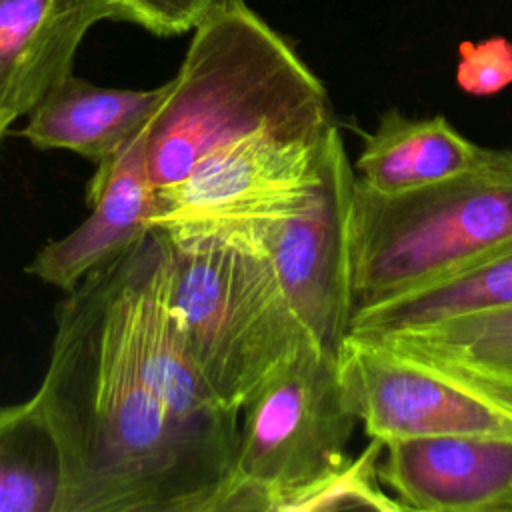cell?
Returning a JSON list of instances; mask_svg holds the SVG:
<instances>
[{
    "mask_svg": "<svg viewBox=\"0 0 512 512\" xmlns=\"http://www.w3.org/2000/svg\"><path fill=\"white\" fill-rule=\"evenodd\" d=\"M500 154L462 136L444 116L412 118L392 108L366 134L356 178L378 194L394 196L484 168Z\"/></svg>",
    "mask_w": 512,
    "mask_h": 512,
    "instance_id": "13",
    "label": "cell"
},
{
    "mask_svg": "<svg viewBox=\"0 0 512 512\" xmlns=\"http://www.w3.org/2000/svg\"><path fill=\"white\" fill-rule=\"evenodd\" d=\"M456 84L472 96H494L508 88L512 84V44L502 36L464 42Z\"/></svg>",
    "mask_w": 512,
    "mask_h": 512,
    "instance_id": "19",
    "label": "cell"
},
{
    "mask_svg": "<svg viewBox=\"0 0 512 512\" xmlns=\"http://www.w3.org/2000/svg\"><path fill=\"white\" fill-rule=\"evenodd\" d=\"M336 368L342 398L370 438L512 436V388L352 332Z\"/></svg>",
    "mask_w": 512,
    "mask_h": 512,
    "instance_id": "6",
    "label": "cell"
},
{
    "mask_svg": "<svg viewBox=\"0 0 512 512\" xmlns=\"http://www.w3.org/2000/svg\"><path fill=\"white\" fill-rule=\"evenodd\" d=\"M102 20H122L116 0H0V108L26 116Z\"/></svg>",
    "mask_w": 512,
    "mask_h": 512,
    "instance_id": "11",
    "label": "cell"
},
{
    "mask_svg": "<svg viewBox=\"0 0 512 512\" xmlns=\"http://www.w3.org/2000/svg\"><path fill=\"white\" fill-rule=\"evenodd\" d=\"M34 398L62 454L60 512H214L238 412L214 398L180 336L162 230L64 292Z\"/></svg>",
    "mask_w": 512,
    "mask_h": 512,
    "instance_id": "1",
    "label": "cell"
},
{
    "mask_svg": "<svg viewBox=\"0 0 512 512\" xmlns=\"http://www.w3.org/2000/svg\"><path fill=\"white\" fill-rule=\"evenodd\" d=\"M512 306V244L444 278L352 314L350 330L380 336Z\"/></svg>",
    "mask_w": 512,
    "mask_h": 512,
    "instance_id": "14",
    "label": "cell"
},
{
    "mask_svg": "<svg viewBox=\"0 0 512 512\" xmlns=\"http://www.w3.org/2000/svg\"><path fill=\"white\" fill-rule=\"evenodd\" d=\"M356 174L336 124L324 134L320 182L306 204L244 234L268 256L282 292L326 354H338L352 320L350 212Z\"/></svg>",
    "mask_w": 512,
    "mask_h": 512,
    "instance_id": "8",
    "label": "cell"
},
{
    "mask_svg": "<svg viewBox=\"0 0 512 512\" xmlns=\"http://www.w3.org/2000/svg\"><path fill=\"white\" fill-rule=\"evenodd\" d=\"M376 338L512 388V306Z\"/></svg>",
    "mask_w": 512,
    "mask_h": 512,
    "instance_id": "16",
    "label": "cell"
},
{
    "mask_svg": "<svg viewBox=\"0 0 512 512\" xmlns=\"http://www.w3.org/2000/svg\"><path fill=\"white\" fill-rule=\"evenodd\" d=\"M376 472L406 510L512 512V436L388 440Z\"/></svg>",
    "mask_w": 512,
    "mask_h": 512,
    "instance_id": "9",
    "label": "cell"
},
{
    "mask_svg": "<svg viewBox=\"0 0 512 512\" xmlns=\"http://www.w3.org/2000/svg\"><path fill=\"white\" fill-rule=\"evenodd\" d=\"M164 94L166 82L146 90L106 88L72 72L34 104L18 134L38 150H70L100 164L150 120Z\"/></svg>",
    "mask_w": 512,
    "mask_h": 512,
    "instance_id": "12",
    "label": "cell"
},
{
    "mask_svg": "<svg viewBox=\"0 0 512 512\" xmlns=\"http://www.w3.org/2000/svg\"><path fill=\"white\" fill-rule=\"evenodd\" d=\"M166 238L170 308L180 336L214 398L240 414L264 382L314 340L266 254L216 234Z\"/></svg>",
    "mask_w": 512,
    "mask_h": 512,
    "instance_id": "3",
    "label": "cell"
},
{
    "mask_svg": "<svg viewBox=\"0 0 512 512\" xmlns=\"http://www.w3.org/2000/svg\"><path fill=\"white\" fill-rule=\"evenodd\" d=\"M64 466L36 398L0 406V512H60Z\"/></svg>",
    "mask_w": 512,
    "mask_h": 512,
    "instance_id": "15",
    "label": "cell"
},
{
    "mask_svg": "<svg viewBox=\"0 0 512 512\" xmlns=\"http://www.w3.org/2000/svg\"><path fill=\"white\" fill-rule=\"evenodd\" d=\"M384 442L372 438L366 450L322 474L304 488L284 496L274 512H320L344 508H368L380 512L406 510L396 498L388 496L378 480V460Z\"/></svg>",
    "mask_w": 512,
    "mask_h": 512,
    "instance_id": "17",
    "label": "cell"
},
{
    "mask_svg": "<svg viewBox=\"0 0 512 512\" xmlns=\"http://www.w3.org/2000/svg\"><path fill=\"white\" fill-rule=\"evenodd\" d=\"M328 128L316 134L262 130L210 152L186 178L156 188L152 228L240 236L300 210L320 182Z\"/></svg>",
    "mask_w": 512,
    "mask_h": 512,
    "instance_id": "7",
    "label": "cell"
},
{
    "mask_svg": "<svg viewBox=\"0 0 512 512\" xmlns=\"http://www.w3.org/2000/svg\"><path fill=\"white\" fill-rule=\"evenodd\" d=\"M16 120L8 114V112H4L2 108H0V142H2V138H4V134L8 132V128L14 124Z\"/></svg>",
    "mask_w": 512,
    "mask_h": 512,
    "instance_id": "20",
    "label": "cell"
},
{
    "mask_svg": "<svg viewBox=\"0 0 512 512\" xmlns=\"http://www.w3.org/2000/svg\"><path fill=\"white\" fill-rule=\"evenodd\" d=\"M512 244V150L492 164L384 196L358 182L350 212L352 314Z\"/></svg>",
    "mask_w": 512,
    "mask_h": 512,
    "instance_id": "4",
    "label": "cell"
},
{
    "mask_svg": "<svg viewBox=\"0 0 512 512\" xmlns=\"http://www.w3.org/2000/svg\"><path fill=\"white\" fill-rule=\"evenodd\" d=\"M148 122L114 158L94 164L86 186L90 214L34 254L26 266L30 276L66 292L152 228L156 186L148 170Z\"/></svg>",
    "mask_w": 512,
    "mask_h": 512,
    "instance_id": "10",
    "label": "cell"
},
{
    "mask_svg": "<svg viewBox=\"0 0 512 512\" xmlns=\"http://www.w3.org/2000/svg\"><path fill=\"white\" fill-rule=\"evenodd\" d=\"M192 32L148 122L156 188L180 182L210 152L254 132L316 134L334 122L324 84L244 0Z\"/></svg>",
    "mask_w": 512,
    "mask_h": 512,
    "instance_id": "2",
    "label": "cell"
},
{
    "mask_svg": "<svg viewBox=\"0 0 512 512\" xmlns=\"http://www.w3.org/2000/svg\"><path fill=\"white\" fill-rule=\"evenodd\" d=\"M230 476L214 512H274L276 504L348 460L358 422L336 358L302 348L242 408Z\"/></svg>",
    "mask_w": 512,
    "mask_h": 512,
    "instance_id": "5",
    "label": "cell"
},
{
    "mask_svg": "<svg viewBox=\"0 0 512 512\" xmlns=\"http://www.w3.org/2000/svg\"><path fill=\"white\" fill-rule=\"evenodd\" d=\"M240 0H116L122 20L156 36H178L194 30L214 12Z\"/></svg>",
    "mask_w": 512,
    "mask_h": 512,
    "instance_id": "18",
    "label": "cell"
}]
</instances>
